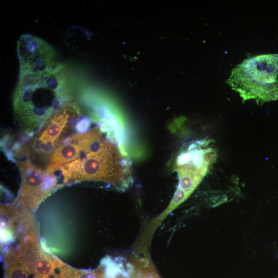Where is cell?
<instances>
[{"label": "cell", "mask_w": 278, "mask_h": 278, "mask_svg": "<svg viewBox=\"0 0 278 278\" xmlns=\"http://www.w3.org/2000/svg\"><path fill=\"white\" fill-rule=\"evenodd\" d=\"M130 270V278H159L158 275L151 270H135L132 266Z\"/></svg>", "instance_id": "8"}, {"label": "cell", "mask_w": 278, "mask_h": 278, "mask_svg": "<svg viewBox=\"0 0 278 278\" xmlns=\"http://www.w3.org/2000/svg\"><path fill=\"white\" fill-rule=\"evenodd\" d=\"M22 184L17 202L23 210L34 211L41 202L57 188L43 169L31 161L21 163Z\"/></svg>", "instance_id": "5"}, {"label": "cell", "mask_w": 278, "mask_h": 278, "mask_svg": "<svg viewBox=\"0 0 278 278\" xmlns=\"http://www.w3.org/2000/svg\"><path fill=\"white\" fill-rule=\"evenodd\" d=\"M79 113L74 103L63 104L46 119V126L34 137L31 145L33 151L41 155L49 154L71 121Z\"/></svg>", "instance_id": "7"}, {"label": "cell", "mask_w": 278, "mask_h": 278, "mask_svg": "<svg viewBox=\"0 0 278 278\" xmlns=\"http://www.w3.org/2000/svg\"><path fill=\"white\" fill-rule=\"evenodd\" d=\"M107 130L76 160L59 171L65 183L95 181L108 183L120 190L133 182L130 162Z\"/></svg>", "instance_id": "1"}, {"label": "cell", "mask_w": 278, "mask_h": 278, "mask_svg": "<svg viewBox=\"0 0 278 278\" xmlns=\"http://www.w3.org/2000/svg\"><path fill=\"white\" fill-rule=\"evenodd\" d=\"M227 83L239 93L243 102L278 100V54L245 59L233 68Z\"/></svg>", "instance_id": "3"}, {"label": "cell", "mask_w": 278, "mask_h": 278, "mask_svg": "<svg viewBox=\"0 0 278 278\" xmlns=\"http://www.w3.org/2000/svg\"><path fill=\"white\" fill-rule=\"evenodd\" d=\"M215 156L214 149L207 147L206 142L194 143L179 155L176 165L178 185L168 206L157 218V223L160 224L194 192L206 174Z\"/></svg>", "instance_id": "4"}, {"label": "cell", "mask_w": 278, "mask_h": 278, "mask_svg": "<svg viewBox=\"0 0 278 278\" xmlns=\"http://www.w3.org/2000/svg\"><path fill=\"white\" fill-rule=\"evenodd\" d=\"M20 74L40 73L58 68L55 53L43 40L30 35L20 38L18 46Z\"/></svg>", "instance_id": "6"}, {"label": "cell", "mask_w": 278, "mask_h": 278, "mask_svg": "<svg viewBox=\"0 0 278 278\" xmlns=\"http://www.w3.org/2000/svg\"><path fill=\"white\" fill-rule=\"evenodd\" d=\"M64 80L58 68L20 75L15 97L19 114L47 119L66 102Z\"/></svg>", "instance_id": "2"}]
</instances>
